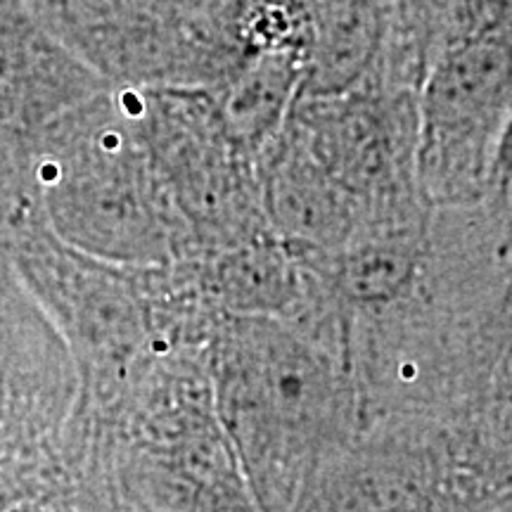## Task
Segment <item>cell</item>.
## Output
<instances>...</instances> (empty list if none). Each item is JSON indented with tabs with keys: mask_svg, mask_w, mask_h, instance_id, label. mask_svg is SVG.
I'll list each match as a JSON object with an SVG mask.
<instances>
[{
	"mask_svg": "<svg viewBox=\"0 0 512 512\" xmlns=\"http://www.w3.org/2000/svg\"><path fill=\"white\" fill-rule=\"evenodd\" d=\"M223 292L242 311H273L287 299L285 268L266 252L233 256L223 268Z\"/></svg>",
	"mask_w": 512,
	"mask_h": 512,
	"instance_id": "obj_2",
	"label": "cell"
},
{
	"mask_svg": "<svg viewBox=\"0 0 512 512\" xmlns=\"http://www.w3.org/2000/svg\"><path fill=\"white\" fill-rule=\"evenodd\" d=\"M411 275L408 254L389 245H368L344 264V287L358 302H387Z\"/></svg>",
	"mask_w": 512,
	"mask_h": 512,
	"instance_id": "obj_3",
	"label": "cell"
},
{
	"mask_svg": "<svg viewBox=\"0 0 512 512\" xmlns=\"http://www.w3.org/2000/svg\"><path fill=\"white\" fill-rule=\"evenodd\" d=\"M287 93V81H285V69L273 64V67H261L245 86L240 88V93L235 95L233 112L235 119H240L247 128H261L259 124L268 114L278 112L283 105V98Z\"/></svg>",
	"mask_w": 512,
	"mask_h": 512,
	"instance_id": "obj_4",
	"label": "cell"
},
{
	"mask_svg": "<svg viewBox=\"0 0 512 512\" xmlns=\"http://www.w3.org/2000/svg\"><path fill=\"white\" fill-rule=\"evenodd\" d=\"M501 162H503L505 169H508L510 174H512V124H510V131H508V136H505V140H503Z\"/></svg>",
	"mask_w": 512,
	"mask_h": 512,
	"instance_id": "obj_5",
	"label": "cell"
},
{
	"mask_svg": "<svg viewBox=\"0 0 512 512\" xmlns=\"http://www.w3.org/2000/svg\"><path fill=\"white\" fill-rule=\"evenodd\" d=\"M510 57L496 43H472L453 53L434 74L427 93V117L434 133L465 128L484 114L505 88Z\"/></svg>",
	"mask_w": 512,
	"mask_h": 512,
	"instance_id": "obj_1",
	"label": "cell"
}]
</instances>
